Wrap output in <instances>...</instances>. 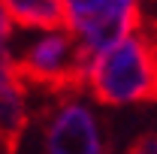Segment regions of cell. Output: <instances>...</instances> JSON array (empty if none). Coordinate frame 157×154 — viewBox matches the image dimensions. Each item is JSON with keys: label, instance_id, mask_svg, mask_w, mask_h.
Listing matches in <instances>:
<instances>
[{"label": "cell", "instance_id": "1", "mask_svg": "<svg viewBox=\"0 0 157 154\" xmlns=\"http://www.w3.org/2000/svg\"><path fill=\"white\" fill-rule=\"evenodd\" d=\"M88 85L103 106L157 103V21L142 18L133 33L100 55Z\"/></svg>", "mask_w": 157, "mask_h": 154}, {"label": "cell", "instance_id": "2", "mask_svg": "<svg viewBox=\"0 0 157 154\" xmlns=\"http://www.w3.org/2000/svg\"><path fill=\"white\" fill-rule=\"evenodd\" d=\"M91 60L73 27L45 30V37L24 48L15 60V73L27 88H39L55 97L78 94L91 79Z\"/></svg>", "mask_w": 157, "mask_h": 154}, {"label": "cell", "instance_id": "3", "mask_svg": "<svg viewBox=\"0 0 157 154\" xmlns=\"http://www.w3.org/2000/svg\"><path fill=\"white\" fill-rule=\"evenodd\" d=\"M67 12L91 64L142 24L139 0H67Z\"/></svg>", "mask_w": 157, "mask_h": 154}, {"label": "cell", "instance_id": "4", "mask_svg": "<svg viewBox=\"0 0 157 154\" xmlns=\"http://www.w3.org/2000/svg\"><path fill=\"white\" fill-rule=\"evenodd\" d=\"M45 154H106L97 118L82 103L60 97L45 127Z\"/></svg>", "mask_w": 157, "mask_h": 154}, {"label": "cell", "instance_id": "5", "mask_svg": "<svg viewBox=\"0 0 157 154\" xmlns=\"http://www.w3.org/2000/svg\"><path fill=\"white\" fill-rule=\"evenodd\" d=\"M12 21L27 30H63L70 27L67 0H3Z\"/></svg>", "mask_w": 157, "mask_h": 154}, {"label": "cell", "instance_id": "6", "mask_svg": "<svg viewBox=\"0 0 157 154\" xmlns=\"http://www.w3.org/2000/svg\"><path fill=\"white\" fill-rule=\"evenodd\" d=\"M24 94H27V85L24 82L0 91V142H3V151L6 154L18 151V142L24 136V127H27Z\"/></svg>", "mask_w": 157, "mask_h": 154}, {"label": "cell", "instance_id": "7", "mask_svg": "<svg viewBox=\"0 0 157 154\" xmlns=\"http://www.w3.org/2000/svg\"><path fill=\"white\" fill-rule=\"evenodd\" d=\"M21 79L15 73V60L12 55L6 52V42H0V91H6V88H12V85H18Z\"/></svg>", "mask_w": 157, "mask_h": 154}, {"label": "cell", "instance_id": "8", "mask_svg": "<svg viewBox=\"0 0 157 154\" xmlns=\"http://www.w3.org/2000/svg\"><path fill=\"white\" fill-rule=\"evenodd\" d=\"M127 154H157V130H148L127 148Z\"/></svg>", "mask_w": 157, "mask_h": 154}, {"label": "cell", "instance_id": "9", "mask_svg": "<svg viewBox=\"0 0 157 154\" xmlns=\"http://www.w3.org/2000/svg\"><path fill=\"white\" fill-rule=\"evenodd\" d=\"M9 37H12V15H9L6 3L0 0V42H9Z\"/></svg>", "mask_w": 157, "mask_h": 154}, {"label": "cell", "instance_id": "10", "mask_svg": "<svg viewBox=\"0 0 157 154\" xmlns=\"http://www.w3.org/2000/svg\"><path fill=\"white\" fill-rule=\"evenodd\" d=\"M0 154H6V151H3V142H0Z\"/></svg>", "mask_w": 157, "mask_h": 154}]
</instances>
